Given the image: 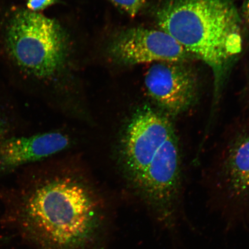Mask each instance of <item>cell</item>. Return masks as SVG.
I'll use <instances>...</instances> for the list:
<instances>
[{
    "mask_svg": "<svg viewBox=\"0 0 249 249\" xmlns=\"http://www.w3.org/2000/svg\"><path fill=\"white\" fill-rule=\"evenodd\" d=\"M156 18L194 59L210 68L217 104L240 58L245 23L233 0H163Z\"/></svg>",
    "mask_w": 249,
    "mask_h": 249,
    "instance_id": "obj_1",
    "label": "cell"
},
{
    "mask_svg": "<svg viewBox=\"0 0 249 249\" xmlns=\"http://www.w3.org/2000/svg\"><path fill=\"white\" fill-rule=\"evenodd\" d=\"M3 198L4 221L23 238L70 245L92 229L91 200L82 186L70 180L22 178Z\"/></svg>",
    "mask_w": 249,
    "mask_h": 249,
    "instance_id": "obj_2",
    "label": "cell"
},
{
    "mask_svg": "<svg viewBox=\"0 0 249 249\" xmlns=\"http://www.w3.org/2000/svg\"><path fill=\"white\" fill-rule=\"evenodd\" d=\"M9 54L18 67L40 78L61 69L66 58V36L54 19L20 9L12 16L5 34Z\"/></svg>",
    "mask_w": 249,
    "mask_h": 249,
    "instance_id": "obj_3",
    "label": "cell"
},
{
    "mask_svg": "<svg viewBox=\"0 0 249 249\" xmlns=\"http://www.w3.org/2000/svg\"><path fill=\"white\" fill-rule=\"evenodd\" d=\"M144 82L149 95L164 114L178 116L197 102L198 76L189 61L155 62L146 73Z\"/></svg>",
    "mask_w": 249,
    "mask_h": 249,
    "instance_id": "obj_4",
    "label": "cell"
},
{
    "mask_svg": "<svg viewBox=\"0 0 249 249\" xmlns=\"http://www.w3.org/2000/svg\"><path fill=\"white\" fill-rule=\"evenodd\" d=\"M108 51L114 60L124 65L194 59L169 34L160 29L142 27L118 34L111 40Z\"/></svg>",
    "mask_w": 249,
    "mask_h": 249,
    "instance_id": "obj_5",
    "label": "cell"
},
{
    "mask_svg": "<svg viewBox=\"0 0 249 249\" xmlns=\"http://www.w3.org/2000/svg\"><path fill=\"white\" fill-rule=\"evenodd\" d=\"M165 115L150 108L137 112L127 127L124 142L126 166L138 183L163 142L174 131Z\"/></svg>",
    "mask_w": 249,
    "mask_h": 249,
    "instance_id": "obj_6",
    "label": "cell"
},
{
    "mask_svg": "<svg viewBox=\"0 0 249 249\" xmlns=\"http://www.w3.org/2000/svg\"><path fill=\"white\" fill-rule=\"evenodd\" d=\"M69 138L60 132L0 138V175L63 150Z\"/></svg>",
    "mask_w": 249,
    "mask_h": 249,
    "instance_id": "obj_7",
    "label": "cell"
},
{
    "mask_svg": "<svg viewBox=\"0 0 249 249\" xmlns=\"http://www.w3.org/2000/svg\"><path fill=\"white\" fill-rule=\"evenodd\" d=\"M222 173L229 197L240 203L247 200L249 197V134L238 137L230 146L224 161Z\"/></svg>",
    "mask_w": 249,
    "mask_h": 249,
    "instance_id": "obj_8",
    "label": "cell"
},
{
    "mask_svg": "<svg viewBox=\"0 0 249 249\" xmlns=\"http://www.w3.org/2000/svg\"><path fill=\"white\" fill-rule=\"evenodd\" d=\"M130 17H135L146 4L145 0H108Z\"/></svg>",
    "mask_w": 249,
    "mask_h": 249,
    "instance_id": "obj_9",
    "label": "cell"
},
{
    "mask_svg": "<svg viewBox=\"0 0 249 249\" xmlns=\"http://www.w3.org/2000/svg\"><path fill=\"white\" fill-rule=\"evenodd\" d=\"M56 1L57 0H28L27 7L28 10L37 12L54 4Z\"/></svg>",
    "mask_w": 249,
    "mask_h": 249,
    "instance_id": "obj_10",
    "label": "cell"
},
{
    "mask_svg": "<svg viewBox=\"0 0 249 249\" xmlns=\"http://www.w3.org/2000/svg\"><path fill=\"white\" fill-rule=\"evenodd\" d=\"M240 14L245 24L249 26V0L243 1Z\"/></svg>",
    "mask_w": 249,
    "mask_h": 249,
    "instance_id": "obj_11",
    "label": "cell"
},
{
    "mask_svg": "<svg viewBox=\"0 0 249 249\" xmlns=\"http://www.w3.org/2000/svg\"><path fill=\"white\" fill-rule=\"evenodd\" d=\"M4 118L0 113V138H2L5 132L6 124Z\"/></svg>",
    "mask_w": 249,
    "mask_h": 249,
    "instance_id": "obj_12",
    "label": "cell"
}]
</instances>
